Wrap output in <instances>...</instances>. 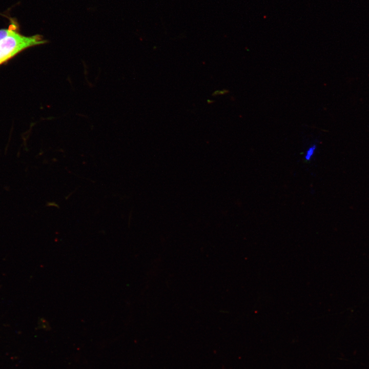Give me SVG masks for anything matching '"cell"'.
Returning <instances> with one entry per match:
<instances>
[{
  "mask_svg": "<svg viewBox=\"0 0 369 369\" xmlns=\"http://www.w3.org/2000/svg\"><path fill=\"white\" fill-rule=\"evenodd\" d=\"M316 148V146L315 145L312 146L309 148L305 155V158L306 160H309L311 159V157L314 153Z\"/></svg>",
  "mask_w": 369,
  "mask_h": 369,
  "instance_id": "cell-3",
  "label": "cell"
},
{
  "mask_svg": "<svg viewBox=\"0 0 369 369\" xmlns=\"http://www.w3.org/2000/svg\"><path fill=\"white\" fill-rule=\"evenodd\" d=\"M11 22L12 23L8 28L0 29V41L11 34L19 31V27L17 23L14 20H12Z\"/></svg>",
  "mask_w": 369,
  "mask_h": 369,
  "instance_id": "cell-2",
  "label": "cell"
},
{
  "mask_svg": "<svg viewBox=\"0 0 369 369\" xmlns=\"http://www.w3.org/2000/svg\"><path fill=\"white\" fill-rule=\"evenodd\" d=\"M47 42L39 34L27 36L15 32L0 41V65L28 48Z\"/></svg>",
  "mask_w": 369,
  "mask_h": 369,
  "instance_id": "cell-1",
  "label": "cell"
}]
</instances>
